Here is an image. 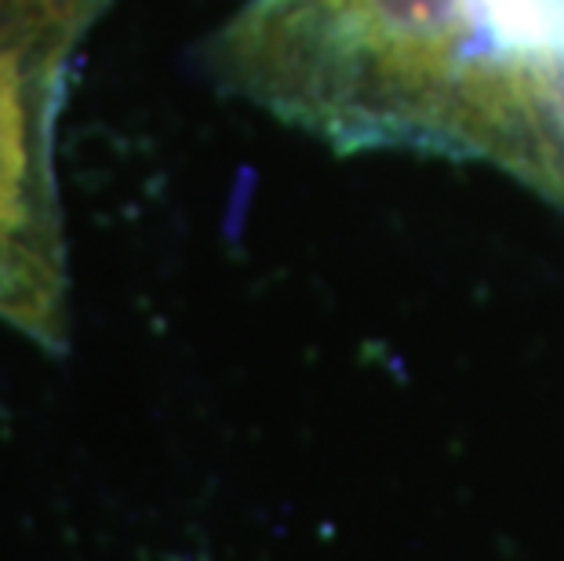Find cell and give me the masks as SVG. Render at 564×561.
<instances>
[{"label": "cell", "instance_id": "obj_2", "mask_svg": "<svg viewBox=\"0 0 564 561\" xmlns=\"http://www.w3.org/2000/svg\"><path fill=\"white\" fill-rule=\"evenodd\" d=\"M102 0H0V321L66 346V248L52 175L63 66Z\"/></svg>", "mask_w": 564, "mask_h": 561}, {"label": "cell", "instance_id": "obj_1", "mask_svg": "<svg viewBox=\"0 0 564 561\" xmlns=\"http://www.w3.org/2000/svg\"><path fill=\"white\" fill-rule=\"evenodd\" d=\"M215 66L339 150L488 161L564 208V0H251Z\"/></svg>", "mask_w": 564, "mask_h": 561}]
</instances>
